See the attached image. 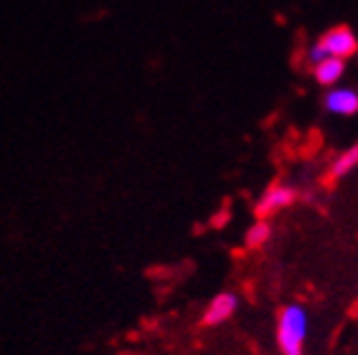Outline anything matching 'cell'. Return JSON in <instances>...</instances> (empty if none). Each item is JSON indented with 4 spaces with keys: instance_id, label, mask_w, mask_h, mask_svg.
<instances>
[{
    "instance_id": "1",
    "label": "cell",
    "mask_w": 358,
    "mask_h": 355,
    "mask_svg": "<svg viewBox=\"0 0 358 355\" xmlns=\"http://www.w3.org/2000/svg\"><path fill=\"white\" fill-rule=\"evenodd\" d=\"M308 310L303 305H287L277 320V345L282 355H303L305 338H308Z\"/></svg>"
},
{
    "instance_id": "2",
    "label": "cell",
    "mask_w": 358,
    "mask_h": 355,
    "mask_svg": "<svg viewBox=\"0 0 358 355\" xmlns=\"http://www.w3.org/2000/svg\"><path fill=\"white\" fill-rule=\"evenodd\" d=\"M295 198H297V191L292 185H285V183L269 185L267 191L262 193V198L257 201V205H255L257 219L267 221L269 216H275V213H280L282 208L295 203Z\"/></svg>"
},
{
    "instance_id": "3",
    "label": "cell",
    "mask_w": 358,
    "mask_h": 355,
    "mask_svg": "<svg viewBox=\"0 0 358 355\" xmlns=\"http://www.w3.org/2000/svg\"><path fill=\"white\" fill-rule=\"evenodd\" d=\"M320 46L325 48V54L328 56H338V59H348L358 51V38L348 26H336L331 31H325L320 38Z\"/></svg>"
},
{
    "instance_id": "4",
    "label": "cell",
    "mask_w": 358,
    "mask_h": 355,
    "mask_svg": "<svg viewBox=\"0 0 358 355\" xmlns=\"http://www.w3.org/2000/svg\"><path fill=\"white\" fill-rule=\"evenodd\" d=\"M236 310H239L236 294H231V292L216 294L214 300L208 302L206 312H203V325H206V328H216V325H221V322L231 320Z\"/></svg>"
},
{
    "instance_id": "5",
    "label": "cell",
    "mask_w": 358,
    "mask_h": 355,
    "mask_svg": "<svg viewBox=\"0 0 358 355\" xmlns=\"http://www.w3.org/2000/svg\"><path fill=\"white\" fill-rule=\"evenodd\" d=\"M325 110L341 117L358 115V92L356 89L336 87L325 94Z\"/></svg>"
},
{
    "instance_id": "6",
    "label": "cell",
    "mask_w": 358,
    "mask_h": 355,
    "mask_svg": "<svg viewBox=\"0 0 358 355\" xmlns=\"http://www.w3.org/2000/svg\"><path fill=\"white\" fill-rule=\"evenodd\" d=\"M315 79L317 84H323V87H336L341 82V76L345 74V61L343 59H338V56H328L323 61L315 64Z\"/></svg>"
},
{
    "instance_id": "7",
    "label": "cell",
    "mask_w": 358,
    "mask_h": 355,
    "mask_svg": "<svg viewBox=\"0 0 358 355\" xmlns=\"http://www.w3.org/2000/svg\"><path fill=\"white\" fill-rule=\"evenodd\" d=\"M358 165V145H353V147H348V150H343L341 155L333 160L331 165V178H343L348 175V173L353 171Z\"/></svg>"
},
{
    "instance_id": "8",
    "label": "cell",
    "mask_w": 358,
    "mask_h": 355,
    "mask_svg": "<svg viewBox=\"0 0 358 355\" xmlns=\"http://www.w3.org/2000/svg\"><path fill=\"white\" fill-rule=\"evenodd\" d=\"M272 236V229H269L267 221H257V224L249 226V231H247V246L249 249H257V246H262L267 244V239Z\"/></svg>"
},
{
    "instance_id": "9",
    "label": "cell",
    "mask_w": 358,
    "mask_h": 355,
    "mask_svg": "<svg viewBox=\"0 0 358 355\" xmlns=\"http://www.w3.org/2000/svg\"><path fill=\"white\" fill-rule=\"evenodd\" d=\"M308 59H310L313 64L323 61V59H328V54H325V48L320 46V41H315V43L310 46V51H308Z\"/></svg>"
}]
</instances>
